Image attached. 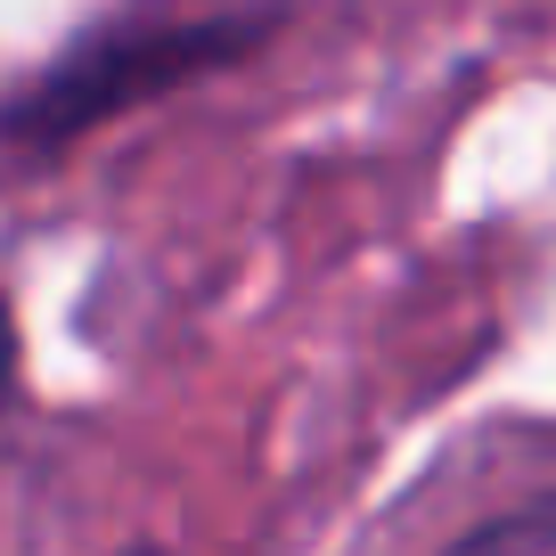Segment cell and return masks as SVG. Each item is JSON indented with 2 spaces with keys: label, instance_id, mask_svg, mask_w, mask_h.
<instances>
[{
  "label": "cell",
  "instance_id": "6da1fadb",
  "mask_svg": "<svg viewBox=\"0 0 556 556\" xmlns=\"http://www.w3.org/2000/svg\"><path fill=\"white\" fill-rule=\"evenodd\" d=\"M451 556H556V507H532V516H507L491 532H475L467 548Z\"/></svg>",
  "mask_w": 556,
  "mask_h": 556
},
{
  "label": "cell",
  "instance_id": "7a4b0ae2",
  "mask_svg": "<svg viewBox=\"0 0 556 556\" xmlns=\"http://www.w3.org/2000/svg\"><path fill=\"white\" fill-rule=\"evenodd\" d=\"M0 384H9V319H0Z\"/></svg>",
  "mask_w": 556,
  "mask_h": 556
}]
</instances>
